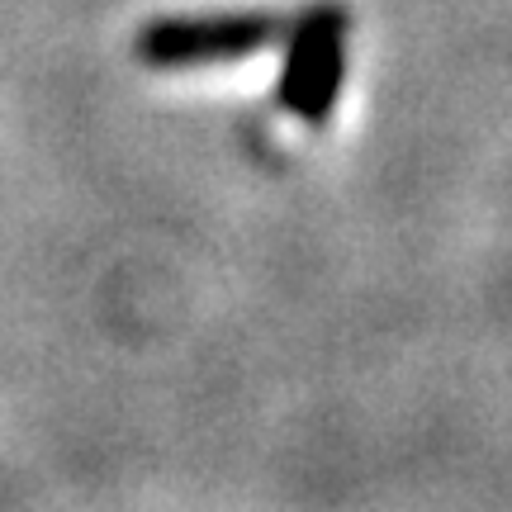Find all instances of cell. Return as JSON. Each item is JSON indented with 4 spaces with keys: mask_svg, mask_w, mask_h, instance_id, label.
<instances>
[{
    "mask_svg": "<svg viewBox=\"0 0 512 512\" xmlns=\"http://www.w3.org/2000/svg\"><path fill=\"white\" fill-rule=\"evenodd\" d=\"M280 34H285V57H280V76H275L280 110L294 114L299 124H328L342 81H347V5L318 0L309 10H299L290 29H280Z\"/></svg>",
    "mask_w": 512,
    "mask_h": 512,
    "instance_id": "obj_1",
    "label": "cell"
},
{
    "mask_svg": "<svg viewBox=\"0 0 512 512\" xmlns=\"http://www.w3.org/2000/svg\"><path fill=\"white\" fill-rule=\"evenodd\" d=\"M285 29V19L271 10H223V15H162L147 19L133 53L152 72H200V67H228L242 57L266 53Z\"/></svg>",
    "mask_w": 512,
    "mask_h": 512,
    "instance_id": "obj_2",
    "label": "cell"
}]
</instances>
